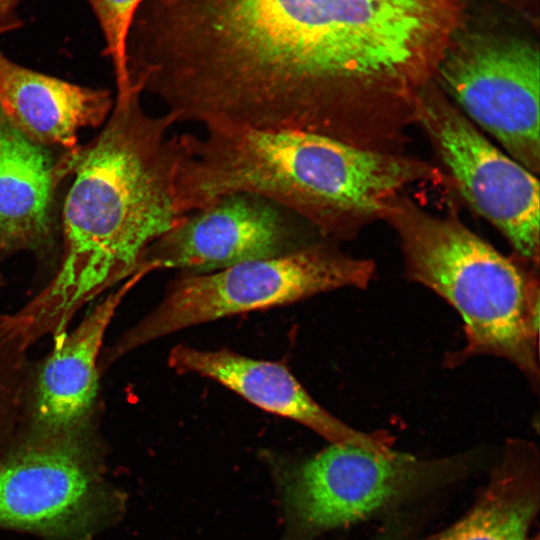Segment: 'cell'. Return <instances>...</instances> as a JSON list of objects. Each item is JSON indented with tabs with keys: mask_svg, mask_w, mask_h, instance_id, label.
<instances>
[{
	"mask_svg": "<svg viewBox=\"0 0 540 540\" xmlns=\"http://www.w3.org/2000/svg\"><path fill=\"white\" fill-rule=\"evenodd\" d=\"M385 219L398 234L406 276L439 295L463 320L464 344L446 356V364L502 358L538 391V267L503 255L460 220L430 214L402 195Z\"/></svg>",
	"mask_w": 540,
	"mask_h": 540,
	"instance_id": "3",
	"label": "cell"
},
{
	"mask_svg": "<svg viewBox=\"0 0 540 540\" xmlns=\"http://www.w3.org/2000/svg\"><path fill=\"white\" fill-rule=\"evenodd\" d=\"M538 451L510 440L474 505L430 540H539L531 530L539 508Z\"/></svg>",
	"mask_w": 540,
	"mask_h": 540,
	"instance_id": "14",
	"label": "cell"
},
{
	"mask_svg": "<svg viewBox=\"0 0 540 540\" xmlns=\"http://www.w3.org/2000/svg\"><path fill=\"white\" fill-rule=\"evenodd\" d=\"M167 361L177 373L214 380L253 405L306 426L330 444H350L381 454L394 452L381 432L355 430L323 408L282 364L228 349L201 350L183 344L170 350Z\"/></svg>",
	"mask_w": 540,
	"mask_h": 540,
	"instance_id": "10",
	"label": "cell"
},
{
	"mask_svg": "<svg viewBox=\"0 0 540 540\" xmlns=\"http://www.w3.org/2000/svg\"><path fill=\"white\" fill-rule=\"evenodd\" d=\"M99 460L77 429L44 433L0 460V527L86 540L115 508Z\"/></svg>",
	"mask_w": 540,
	"mask_h": 540,
	"instance_id": "5",
	"label": "cell"
},
{
	"mask_svg": "<svg viewBox=\"0 0 540 540\" xmlns=\"http://www.w3.org/2000/svg\"><path fill=\"white\" fill-rule=\"evenodd\" d=\"M113 105L109 90L31 70L0 52V108L6 122L34 143L74 150L78 132L104 124Z\"/></svg>",
	"mask_w": 540,
	"mask_h": 540,
	"instance_id": "11",
	"label": "cell"
},
{
	"mask_svg": "<svg viewBox=\"0 0 540 540\" xmlns=\"http://www.w3.org/2000/svg\"><path fill=\"white\" fill-rule=\"evenodd\" d=\"M148 273L135 272L75 330L56 336L36 385L34 417L43 433L78 429L89 413L98 390L97 357L105 331L122 299Z\"/></svg>",
	"mask_w": 540,
	"mask_h": 540,
	"instance_id": "12",
	"label": "cell"
},
{
	"mask_svg": "<svg viewBox=\"0 0 540 540\" xmlns=\"http://www.w3.org/2000/svg\"><path fill=\"white\" fill-rule=\"evenodd\" d=\"M142 1L88 0L105 41L104 54L113 66L117 95L131 91L126 66V38L134 13Z\"/></svg>",
	"mask_w": 540,
	"mask_h": 540,
	"instance_id": "15",
	"label": "cell"
},
{
	"mask_svg": "<svg viewBox=\"0 0 540 540\" xmlns=\"http://www.w3.org/2000/svg\"><path fill=\"white\" fill-rule=\"evenodd\" d=\"M539 63L538 48L524 39L457 33L433 77L467 118L534 173L540 168Z\"/></svg>",
	"mask_w": 540,
	"mask_h": 540,
	"instance_id": "6",
	"label": "cell"
},
{
	"mask_svg": "<svg viewBox=\"0 0 540 540\" xmlns=\"http://www.w3.org/2000/svg\"><path fill=\"white\" fill-rule=\"evenodd\" d=\"M142 94L116 96L100 133L78 150L63 204L61 266L31 303L8 317L25 344L63 334L84 303L137 272L147 248L187 215L177 199L183 134L170 135L175 117L148 113Z\"/></svg>",
	"mask_w": 540,
	"mask_h": 540,
	"instance_id": "1",
	"label": "cell"
},
{
	"mask_svg": "<svg viewBox=\"0 0 540 540\" xmlns=\"http://www.w3.org/2000/svg\"><path fill=\"white\" fill-rule=\"evenodd\" d=\"M446 462L331 443L297 469L288 492L292 511L310 531L347 526L427 484Z\"/></svg>",
	"mask_w": 540,
	"mask_h": 540,
	"instance_id": "9",
	"label": "cell"
},
{
	"mask_svg": "<svg viewBox=\"0 0 540 540\" xmlns=\"http://www.w3.org/2000/svg\"><path fill=\"white\" fill-rule=\"evenodd\" d=\"M22 0H0V35L21 27L17 9Z\"/></svg>",
	"mask_w": 540,
	"mask_h": 540,
	"instance_id": "16",
	"label": "cell"
},
{
	"mask_svg": "<svg viewBox=\"0 0 540 540\" xmlns=\"http://www.w3.org/2000/svg\"><path fill=\"white\" fill-rule=\"evenodd\" d=\"M80 147L59 161L14 129L0 123V246L31 248L50 230L58 183L73 171Z\"/></svg>",
	"mask_w": 540,
	"mask_h": 540,
	"instance_id": "13",
	"label": "cell"
},
{
	"mask_svg": "<svg viewBox=\"0 0 540 540\" xmlns=\"http://www.w3.org/2000/svg\"><path fill=\"white\" fill-rule=\"evenodd\" d=\"M375 266L326 242L208 273H185L160 304L121 339L124 353L177 331L340 288H366Z\"/></svg>",
	"mask_w": 540,
	"mask_h": 540,
	"instance_id": "4",
	"label": "cell"
},
{
	"mask_svg": "<svg viewBox=\"0 0 540 540\" xmlns=\"http://www.w3.org/2000/svg\"><path fill=\"white\" fill-rule=\"evenodd\" d=\"M305 224L262 196L224 195L188 213L154 241L145 251L139 269L208 273L282 255L311 242Z\"/></svg>",
	"mask_w": 540,
	"mask_h": 540,
	"instance_id": "8",
	"label": "cell"
},
{
	"mask_svg": "<svg viewBox=\"0 0 540 540\" xmlns=\"http://www.w3.org/2000/svg\"><path fill=\"white\" fill-rule=\"evenodd\" d=\"M0 123H1V119H0Z\"/></svg>",
	"mask_w": 540,
	"mask_h": 540,
	"instance_id": "17",
	"label": "cell"
},
{
	"mask_svg": "<svg viewBox=\"0 0 540 540\" xmlns=\"http://www.w3.org/2000/svg\"><path fill=\"white\" fill-rule=\"evenodd\" d=\"M415 121L427 132L465 201L539 266V184L494 147L432 80L420 92Z\"/></svg>",
	"mask_w": 540,
	"mask_h": 540,
	"instance_id": "7",
	"label": "cell"
},
{
	"mask_svg": "<svg viewBox=\"0 0 540 540\" xmlns=\"http://www.w3.org/2000/svg\"><path fill=\"white\" fill-rule=\"evenodd\" d=\"M184 139L177 179L184 214L224 195L252 193L340 239L385 218L404 188L437 178L418 160L310 132L208 128L204 137Z\"/></svg>",
	"mask_w": 540,
	"mask_h": 540,
	"instance_id": "2",
	"label": "cell"
}]
</instances>
